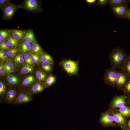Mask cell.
<instances>
[{
  "mask_svg": "<svg viewBox=\"0 0 130 130\" xmlns=\"http://www.w3.org/2000/svg\"><path fill=\"white\" fill-rule=\"evenodd\" d=\"M126 3L128 4V0H108L107 4L110 6Z\"/></svg>",
  "mask_w": 130,
  "mask_h": 130,
  "instance_id": "d4e9b609",
  "label": "cell"
},
{
  "mask_svg": "<svg viewBox=\"0 0 130 130\" xmlns=\"http://www.w3.org/2000/svg\"><path fill=\"white\" fill-rule=\"evenodd\" d=\"M7 90L5 84L2 81L0 82V103H3L6 96Z\"/></svg>",
  "mask_w": 130,
  "mask_h": 130,
  "instance_id": "2e32d148",
  "label": "cell"
},
{
  "mask_svg": "<svg viewBox=\"0 0 130 130\" xmlns=\"http://www.w3.org/2000/svg\"><path fill=\"white\" fill-rule=\"evenodd\" d=\"M127 19H128L130 21V8L129 9L128 11Z\"/></svg>",
  "mask_w": 130,
  "mask_h": 130,
  "instance_id": "7bdbcfd3",
  "label": "cell"
},
{
  "mask_svg": "<svg viewBox=\"0 0 130 130\" xmlns=\"http://www.w3.org/2000/svg\"><path fill=\"white\" fill-rule=\"evenodd\" d=\"M126 130H130V129H126Z\"/></svg>",
  "mask_w": 130,
  "mask_h": 130,
  "instance_id": "c3c4849f",
  "label": "cell"
},
{
  "mask_svg": "<svg viewBox=\"0 0 130 130\" xmlns=\"http://www.w3.org/2000/svg\"><path fill=\"white\" fill-rule=\"evenodd\" d=\"M39 58L40 60L42 62L49 61L53 63V60L52 57L47 53H42Z\"/></svg>",
  "mask_w": 130,
  "mask_h": 130,
  "instance_id": "4316f807",
  "label": "cell"
},
{
  "mask_svg": "<svg viewBox=\"0 0 130 130\" xmlns=\"http://www.w3.org/2000/svg\"><path fill=\"white\" fill-rule=\"evenodd\" d=\"M18 51V49L16 48H12L9 49L6 52L8 56L11 58H13L16 55Z\"/></svg>",
  "mask_w": 130,
  "mask_h": 130,
  "instance_id": "1f68e13d",
  "label": "cell"
},
{
  "mask_svg": "<svg viewBox=\"0 0 130 130\" xmlns=\"http://www.w3.org/2000/svg\"><path fill=\"white\" fill-rule=\"evenodd\" d=\"M128 3L130 4V0H128Z\"/></svg>",
  "mask_w": 130,
  "mask_h": 130,
  "instance_id": "7dc6e473",
  "label": "cell"
},
{
  "mask_svg": "<svg viewBox=\"0 0 130 130\" xmlns=\"http://www.w3.org/2000/svg\"><path fill=\"white\" fill-rule=\"evenodd\" d=\"M127 97L124 95L116 97L112 103V107L113 108L121 107L124 106L125 103V99Z\"/></svg>",
  "mask_w": 130,
  "mask_h": 130,
  "instance_id": "4fadbf2b",
  "label": "cell"
},
{
  "mask_svg": "<svg viewBox=\"0 0 130 130\" xmlns=\"http://www.w3.org/2000/svg\"><path fill=\"white\" fill-rule=\"evenodd\" d=\"M53 63L49 61L42 62L41 66L44 71L46 72H50L52 69V65Z\"/></svg>",
  "mask_w": 130,
  "mask_h": 130,
  "instance_id": "484cf974",
  "label": "cell"
},
{
  "mask_svg": "<svg viewBox=\"0 0 130 130\" xmlns=\"http://www.w3.org/2000/svg\"><path fill=\"white\" fill-rule=\"evenodd\" d=\"M24 7L28 11H34L39 9V5L37 0H26L24 3Z\"/></svg>",
  "mask_w": 130,
  "mask_h": 130,
  "instance_id": "9c48e42d",
  "label": "cell"
},
{
  "mask_svg": "<svg viewBox=\"0 0 130 130\" xmlns=\"http://www.w3.org/2000/svg\"><path fill=\"white\" fill-rule=\"evenodd\" d=\"M96 1V0H86L85 1L87 3L92 4L95 3Z\"/></svg>",
  "mask_w": 130,
  "mask_h": 130,
  "instance_id": "b9f144b4",
  "label": "cell"
},
{
  "mask_svg": "<svg viewBox=\"0 0 130 130\" xmlns=\"http://www.w3.org/2000/svg\"><path fill=\"white\" fill-rule=\"evenodd\" d=\"M17 8L16 5L9 3L3 9V19L5 20L11 19Z\"/></svg>",
  "mask_w": 130,
  "mask_h": 130,
  "instance_id": "52a82bcc",
  "label": "cell"
},
{
  "mask_svg": "<svg viewBox=\"0 0 130 130\" xmlns=\"http://www.w3.org/2000/svg\"><path fill=\"white\" fill-rule=\"evenodd\" d=\"M117 69L111 67L105 71L103 78L105 83L113 86L116 85Z\"/></svg>",
  "mask_w": 130,
  "mask_h": 130,
  "instance_id": "277c9868",
  "label": "cell"
},
{
  "mask_svg": "<svg viewBox=\"0 0 130 130\" xmlns=\"http://www.w3.org/2000/svg\"><path fill=\"white\" fill-rule=\"evenodd\" d=\"M128 4L126 3L110 6L113 15L117 18L127 19L129 9Z\"/></svg>",
  "mask_w": 130,
  "mask_h": 130,
  "instance_id": "7a4b0ae2",
  "label": "cell"
},
{
  "mask_svg": "<svg viewBox=\"0 0 130 130\" xmlns=\"http://www.w3.org/2000/svg\"><path fill=\"white\" fill-rule=\"evenodd\" d=\"M19 92L15 88L12 87L7 90L6 97L3 102L6 104H13L15 102Z\"/></svg>",
  "mask_w": 130,
  "mask_h": 130,
  "instance_id": "8992f818",
  "label": "cell"
},
{
  "mask_svg": "<svg viewBox=\"0 0 130 130\" xmlns=\"http://www.w3.org/2000/svg\"><path fill=\"white\" fill-rule=\"evenodd\" d=\"M3 40L1 38H0V43H2L3 42Z\"/></svg>",
  "mask_w": 130,
  "mask_h": 130,
  "instance_id": "f6af8a7d",
  "label": "cell"
},
{
  "mask_svg": "<svg viewBox=\"0 0 130 130\" xmlns=\"http://www.w3.org/2000/svg\"><path fill=\"white\" fill-rule=\"evenodd\" d=\"M114 120L113 117L107 114H105L102 116L101 121L105 124H112Z\"/></svg>",
  "mask_w": 130,
  "mask_h": 130,
  "instance_id": "ffe728a7",
  "label": "cell"
},
{
  "mask_svg": "<svg viewBox=\"0 0 130 130\" xmlns=\"http://www.w3.org/2000/svg\"><path fill=\"white\" fill-rule=\"evenodd\" d=\"M8 44L10 47H13L17 45L19 41L11 37H9L7 39Z\"/></svg>",
  "mask_w": 130,
  "mask_h": 130,
  "instance_id": "f546056e",
  "label": "cell"
},
{
  "mask_svg": "<svg viewBox=\"0 0 130 130\" xmlns=\"http://www.w3.org/2000/svg\"><path fill=\"white\" fill-rule=\"evenodd\" d=\"M33 69L32 66L25 64L23 65L20 70V72L22 74H26L32 72Z\"/></svg>",
  "mask_w": 130,
  "mask_h": 130,
  "instance_id": "d6986e66",
  "label": "cell"
},
{
  "mask_svg": "<svg viewBox=\"0 0 130 130\" xmlns=\"http://www.w3.org/2000/svg\"><path fill=\"white\" fill-rule=\"evenodd\" d=\"M24 57L26 64L32 66L34 65V64L31 59L30 55L28 53L24 54Z\"/></svg>",
  "mask_w": 130,
  "mask_h": 130,
  "instance_id": "d6a6232c",
  "label": "cell"
},
{
  "mask_svg": "<svg viewBox=\"0 0 130 130\" xmlns=\"http://www.w3.org/2000/svg\"><path fill=\"white\" fill-rule=\"evenodd\" d=\"M128 55L122 47H117L113 49L108 56L111 67L120 69Z\"/></svg>",
  "mask_w": 130,
  "mask_h": 130,
  "instance_id": "6da1fadb",
  "label": "cell"
},
{
  "mask_svg": "<svg viewBox=\"0 0 130 130\" xmlns=\"http://www.w3.org/2000/svg\"><path fill=\"white\" fill-rule=\"evenodd\" d=\"M31 59L33 63H39L40 60V58L37 54H32L30 55Z\"/></svg>",
  "mask_w": 130,
  "mask_h": 130,
  "instance_id": "d590c367",
  "label": "cell"
},
{
  "mask_svg": "<svg viewBox=\"0 0 130 130\" xmlns=\"http://www.w3.org/2000/svg\"><path fill=\"white\" fill-rule=\"evenodd\" d=\"M36 82L34 77L32 75H29L24 79L21 84L24 89L25 88L26 89L29 91L32 85Z\"/></svg>",
  "mask_w": 130,
  "mask_h": 130,
  "instance_id": "8fae6325",
  "label": "cell"
},
{
  "mask_svg": "<svg viewBox=\"0 0 130 130\" xmlns=\"http://www.w3.org/2000/svg\"><path fill=\"white\" fill-rule=\"evenodd\" d=\"M46 87L44 83L36 82L32 85L29 92L32 95L42 92Z\"/></svg>",
  "mask_w": 130,
  "mask_h": 130,
  "instance_id": "30bf717a",
  "label": "cell"
},
{
  "mask_svg": "<svg viewBox=\"0 0 130 130\" xmlns=\"http://www.w3.org/2000/svg\"><path fill=\"white\" fill-rule=\"evenodd\" d=\"M9 32L5 30H0V38L3 40H5L6 39H8Z\"/></svg>",
  "mask_w": 130,
  "mask_h": 130,
  "instance_id": "4dcf8cb0",
  "label": "cell"
},
{
  "mask_svg": "<svg viewBox=\"0 0 130 130\" xmlns=\"http://www.w3.org/2000/svg\"><path fill=\"white\" fill-rule=\"evenodd\" d=\"M123 87L125 91L130 93V79L127 81Z\"/></svg>",
  "mask_w": 130,
  "mask_h": 130,
  "instance_id": "8d00e7d4",
  "label": "cell"
},
{
  "mask_svg": "<svg viewBox=\"0 0 130 130\" xmlns=\"http://www.w3.org/2000/svg\"><path fill=\"white\" fill-rule=\"evenodd\" d=\"M36 75L38 80L40 82L45 81L47 78L46 74L40 70H37Z\"/></svg>",
  "mask_w": 130,
  "mask_h": 130,
  "instance_id": "cb8c5ba5",
  "label": "cell"
},
{
  "mask_svg": "<svg viewBox=\"0 0 130 130\" xmlns=\"http://www.w3.org/2000/svg\"></svg>",
  "mask_w": 130,
  "mask_h": 130,
  "instance_id": "681fc988",
  "label": "cell"
},
{
  "mask_svg": "<svg viewBox=\"0 0 130 130\" xmlns=\"http://www.w3.org/2000/svg\"><path fill=\"white\" fill-rule=\"evenodd\" d=\"M14 60L15 64L16 65H19L24 62V59L21 54H19L15 57Z\"/></svg>",
  "mask_w": 130,
  "mask_h": 130,
  "instance_id": "f1b7e54d",
  "label": "cell"
},
{
  "mask_svg": "<svg viewBox=\"0 0 130 130\" xmlns=\"http://www.w3.org/2000/svg\"><path fill=\"white\" fill-rule=\"evenodd\" d=\"M20 90L13 104L20 105L28 103L33 100L32 95L28 91L23 89Z\"/></svg>",
  "mask_w": 130,
  "mask_h": 130,
  "instance_id": "3957f363",
  "label": "cell"
},
{
  "mask_svg": "<svg viewBox=\"0 0 130 130\" xmlns=\"http://www.w3.org/2000/svg\"><path fill=\"white\" fill-rule=\"evenodd\" d=\"M8 56L6 52L3 50L0 51V58L3 61H6L8 59Z\"/></svg>",
  "mask_w": 130,
  "mask_h": 130,
  "instance_id": "e575fe53",
  "label": "cell"
},
{
  "mask_svg": "<svg viewBox=\"0 0 130 130\" xmlns=\"http://www.w3.org/2000/svg\"><path fill=\"white\" fill-rule=\"evenodd\" d=\"M31 50L32 52L36 54L41 52L42 48L36 40L32 44Z\"/></svg>",
  "mask_w": 130,
  "mask_h": 130,
  "instance_id": "603a6c76",
  "label": "cell"
},
{
  "mask_svg": "<svg viewBox=\"0 0 130 130\" xmlns=\"http://www.w3.org/2000/svg\"><path fill=\"white\" fill-rule=\"evenodd\" d=\"M120 70L130 78V54L128 55Z\"/></svg>",
  "mask_w": 130,
  "mask_h": 130,
  "instance_id": "9a60e30c",
  "label": "cell"
},
{
  "mask_svg": "<svg viewBox=\"0 0 130 130\" xmlns=\"http://www.w3.org/2000/svg\"><path fill=\"white\" fill-rule=\"evenodd\" d=\"M113 117L114 120L116 123L122 124H125V120L121 113H116L113 115Z\"/></svg>",
  "mask_w": 130,
  "mask_h": 130,
  "instance_id": "44dd1931",
  "label": "cell"
},
{
  "mask_svg": "<svg viewBox=\"0 0 130 130\" xmlns=\"http://www.w3.org/2000/svg\"><path fill=\"white\" fill-rule=\"evenodd\" d=\"M15 69V66L14 65L11 67L7 72V74L8 75L11 73L13 72Z\"/></svg>",
  "mask_w": 130,
  "mask_h": 130,
  "instance_id": "60d3db41",
  "label": "cell"
},
{
  "mask_svg": "<svg viewBox=\"0 0 130 130\" xmlns=\"http://www.w3.org/2000/svg\"><path fill=\"white\" fill-rule=\"evenodd\" d=\"M128 125L129 127L130 128V121L129 122Z\"/></svg>",
  "mask_w": 130,
  "mask_h": 130,
  "instance_id": "bcb514c9",
  "label": "cell"
},
{
  "mask_svg": "<svg viewBox=\"0 0 130 130\" xmlns=\"http://www.w3.org/2000/svg\"><path fill=\"white\" fill-rule=\"evenodd\" d=\"M61 65L64 69L69 74L75 75L78 73V63L76 61L71 60H64L61 62Z\"/></svg>",
  "mask_w": 130,
  "mask_h": 130,
  "instance_id": "5b68a950",
  "label": "cell"
},
{
  "mask_svg": "<svg viewBox=\"0 0 130 130\" xmlns=\"http://www.w3.org/2000/svg\"><path fill=\"white\" fill-rule=\"evenodd\" d=\"M20 49L21 52L24 54L31 50V46L29 43L25 40L21 43Z\"/></svg>",
  "mask_w": 130,
  "mask_h": 130,
  "instance_id": "ac0fdd59",
  "label": "cell"
},
{
  "mask_svg": "<svg viewBox=\"0 0 130 130\" xmlns=\"http://www.w3.org/2000/svg\"><path fill=\"white\" fill-rule=\"evenodd\" d=\"M119 110L121 113L124 116L130 115V109L125 106L121 107Z\"/></svg>",
  "mask_w": 130,
  "mask_h": 130,
  "instance_id": "83f0119b",
  "label": "cell"
},
{
  "mask_svg": "<svg viewBox=\"0 0 130 130\" xmlns=\"http://www.w3.org/2000/svg\"><path fill=\"white\" fill-rule=\"evenodd\" d=\"M56 79L55 76L51 75L48 76L46 79L44 83L47 87L52 85L55 83Z\"/></svg>",
  "mask_w": 130,
  "mask_h": 130,
  "instance_id": "7402d4cb",
  "label": "cell"
},
{
  "mask_svg": "<svg viewBox=\"0 0 130 130\" xmlns=\"http://www.w3.org/2000/svg\"><path fill=\"white\" fill-rule=\"evenodd\" d=\"M9 3V0H0V8L3 9Z\"/></svg>",
  "mask_w": 130,
  "mask_h": 130,
  "instance_id": "74e56055",
  "label": "cell"
},
{
  "mask_svg": "<svg viewBox=\"0 0 130 130\" xmlns=\"http://www.w3.org/2000/svg\"><path fill=\"white\" fill-rule=\"evenodd\" d=\"M9 32L11 34V37L19 41L24 37L26 32L24 30L14 29L10 30Z\"/></svg>",
  "mask_w": 130,
  "mask_h": 130,
  "instance_id": "7c38bea8",
  "label": "cell"
},
{
  "mask_svg": "<svg viewBox=\"0 0 130 130\" xmlns=\"http://www.w3.org/2000/svg\"><path fill=\"white\" fill-rule=\"evenodd\" d=\"M24 38L25 40L30 44H32L36 41L32 30L31 29L26 32Z\"/></svg>",
  "mask_w": 130,
  "mask_h": 130,
  "instance_id": "e0dca14e",
  "label": "cell"
},
{
  "mask_svg": "<svg viewBox=\"0 0 130 130\" xmlns=\"http://www.w3.org/2000/svg\"><path fill=\"white\" fill-rule=\"evenodd\" d=\"M10 47L7 41L4 40L0 44V48L1 50H8L10 49Z\"/></svg>",
  "mask_w": 130,
  "mask_h": 130,
  "instance_id": "836d02e7",
  "label": "cell"
},
{
  "mask_svg": "<svg viewBox=\"0 0 130 130\" xmlns=\"http://www.w3.org/2000/svg\"><path fill=\"white\" fill-rule=\"evenodd\" d=\"M6 68L4 65H0V76H3L6 73Z\"/></svg>",
  "mask_w": 130,
  "mask_h": 130,
  "instance_id": "ab89813d",
  "label": "cell"
},
{
  "mask_svg": "<svg viewBox=\"0 0 130 130\" xmlns=\"http://www.w3.org/2000/svg\"><path fill=\"white\" fill-rule=\"evenodd\" d=\"M130 78L121 70L118 71L116 85L118 87H123Z\"/></svg>",
  "mask_w": 130,
  "mask_h": 130,
  "instance_id": "ba28073f",
  "label": "cell"
},
{
  "mask_svg": "<svg viewBox=\"0 0 130 130\" xmlns=\"http://www.w3.org/2000/svg\"><path fill=\"white\" fill-rule=\"evenodd\" d=\"M7 85L10 87H17L20 84L19 80L17 76L14 75H9L7 79Z\"/></svg>",
  "mask_w": 130,
  "mask_h": 130,
  "instance_id": "5bb4252c",
  "label": "cell"
},
{
  "mask_svg": "<svg viewBox=\"0 0 130 130\" xmlns=\"http://www.w3.org/2000/svg\"><path fill=\"white\" fill-rule=\"evenodd\" d=\"M108 1V0H98L97 1V4L101 7H104L107 5Z\"/></svg>",
  "mask_w": 130,
  "mask_h": 130,
  "instance_id": "f35d334b",
  "label": "cell"
},
{
  "mask_svg": "<svg viewBox=\"0 0 130 130\" xmlns=\"http://www.w3.org/2000/svg\"><path fill=\"white\" fill-rule=\"evenodd\" d=\"M10 62V61H7L6 62L5 64L4 65L6 67V70L8 67L9 65Z\"/></svg>",
  "mask_w": 130,
  "mask_h": 130,
  "instance_id": "ee69618b",
  "label": "cell"
}]
</instances>
